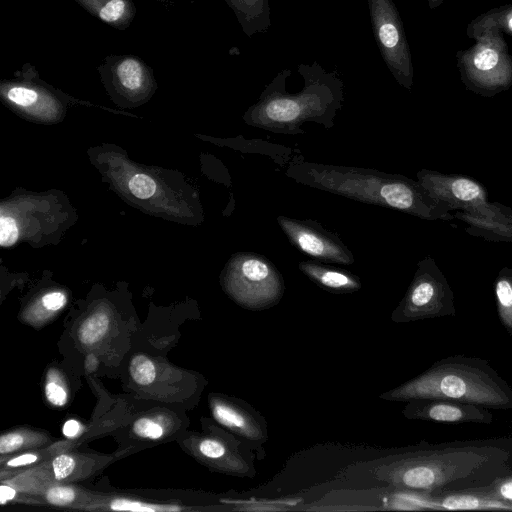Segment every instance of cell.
Returning a JSON list of instances; mask_svg holds the SVG:
<instances>
[{"label":"cell","instance_id":"30","mask_svg":"<svg viewBox=\"0 0 512 512\" xmlns=\"http://www.w3.org/2000/svg\"><path fill=\"white\" fill-rule=\"evenodd\" d=\"M47 501L56 506H65L75 499V491L68 486H55L46 492Z\"/></svg>","mask_w":512,"mask_h":512},{"label":"cell","instance_id":"7","mask_svg":"<svg viewBox=\"0 0 512 512\" xmlns=\"http://www.w3.org/2000/svg\"><path fill=\"white\" fill-rule=\"evenodd\" d=\"M373 35L394 79L410 90L414 68L403 22L393 0H367Z\"/></svg>","mask_w":512,"mask_h":512},{"label":"cell","instance_id":"8","mask_svg":"<svg viewBox=\"0 0 512 512\" xmlns=\"http://www.w3.org/2000/svg\"><path fill=\"white\" fill-rule=\"evenodd\" d=\"M283 291V282L277 270L269 261L255 255H248L239 262L230 283V292L235 301L253 310L275 305Z\"/></svg>","mask_w":512,"mask_h":512},{"label":"cell","instance_id":"20","mask_svg":"<svg viewBox=\"0 0 512 512\" xmlns=\"http://www.w3.org/2000/svg\"><path fill=\"white\" fill-rule=\"evenodd\" d=\"M500 323L512 338V268L503 267L493 284Z\"/></svg>","mask_w":512,"mask_h":512},{"label":"cell","instance_id":"23","mask_svg":"<svg viewBox=\"0 0 512 512\" xmlns=\"http://www.w3.org/2000/svg\"><path fill=\"white\" fill-rule=\"evenodd\" d=\"M110 508L115 511H132V512H173L182 510L176 505L151 504L137 500L118 498L110 503Z\"/></svg>","mask_w":512,"mask_h":512},{"label":"cell","instance_id":"31","mask_svg":"<svg viewBox=\"0 0 512 512\" xmlns=\"http://www.w3.org/2000/svg\"><path fill=\"white\" fill-rule=\"evenodd\" d=\"M53 474L56 480H64L75 469V460L73 457L62 454L54 458L52 462Z\"/></svg>","mask_w":512,"mask_h":512},{"label":"cell","instance_id":"15","mask_svg":"<svg viewBox=\"0 0 512 512\" xmlns=\"http://www.w3.org/2000/svg\"><path fill=\"white\" fill-rule=\"evenodd\" d=\"M454 217L468 224L466 231L494 242H512V209L498 202L457 210Z\"/></svg>","mask_w":512,"mask_h":512},{"label":"cell","instance_id":"19","mask_svg":"<svg viewBox=\"0 0 512 512\" xmlns=\"http://www.w3.org/2000/svg\"><path fill=\"white\" fill-rule=\"evenodd\" d=\"M300 269L316 284L336 293H350L358 290L360 281L354 275L312 262H303Z\"/></svg>","mask_w":512,"mask_h":512},{"label":"cell","instance_id":"17","mask_svg":"<svg viewBox=\"0 0 512 512\" xmlns=\"http://www.w3.org/2000/svg\"><path fill=\"white\" fill-rule=\"evenodd\" d=\"M103 23L117 29H127L136 16L132 0H73Z\"/></svg>","mask_w":512,"mask_h":512},{"label":"cell","instance_id":"29","mask_svg":"<svg viewBox=\"0 0 512 512\" xmlns=\"http://www.w3.org/2000/svg\"><path fill=\"white\" fill-rule=\"evenodd\" d=\"M484 490L497 499L512 502V474L502 477Z\"/></svg>","mask_w":512,"mask_h":512},{"label":"cell","instance_id":"16","mask_svg":"<svg viewBox=\"0 0 512 512\" xmlns=\"http://www.w3.org/2000/svg\"><path fill=\"white\" fill-rule=\"evenodd\" d=\"M427 509L433 510H505L512 511V502L497 499L479 490L460 491L441 495L425 494Z\"/></svg>","mask_w":512,"mask_h":512},{"label":"cell","instance_id":"32","mask_svg":"<svg viewBox=\"0 0 512 512\" xmlns=\"http://www.w3.org/2000/svg\"><path fill=\"white\" fill-rule=\"evenodd\" d=\"M24 443V437L20 433L12 432L0 437V453L7 454L19 449Z\"/></svg>","mask_w":512,"mask_h":512},{"label":"cell","instance_id":"4","mask_svg":"<svg viewBox=\"0 0 512 512\" xmlns=\"http://www.w3.org/2000/svg\"><path fill=\"white\" fill-rule=\"evenodd\" d=\"M308 183L338 194L404 211L425 220H451L452 208L418 180L334 167H308Z\"/></svg>","mask_w":512,"mask_h":512},{"label":"cell","instance_id":"11","mask_svg":"<svg viewBox=\"0 0 512 512\" xmlns=\"http://www.w3.org/2000/svg\"><path fill=\"white\" fill-rule=\"evenodd\" d=\"M417 179L453 211H466L488 201L486 188L477 180L465 175L422 169L417 173Z\"/></svg>","mask_w":512,"mask_h":512},{"label":"cell","instance_id":"2","mask_svg":"<svg viewBox=\"0 0 512 512\" xmlns=\"http://www.w3.org/2000/svg\"><path fill=\"white\" fill-rule=\"evenodd\" d=\"M388 401L438 398L512 410V387L478 357L455 355L437 360L413 379L380 396Z\"/></svg>","mask_w":512,"mask_h":512},{"label":"cell","instance_id":"3","mask_svg":"<svg viewBox=\"0 0 512 512\" xmlns=\"http://www.w3.org/2000/svg\"><path fill=\"white\" fill-rule=\"evenodd\" d=\"M303 89L286 91L290 69L281 70L266 86L259 101L247 112L250 122L262 126L297 124L307 119L331 117L341 105L343 82L335 72H327L317 62L299 64Z\"/></svg>","mask_w":512,"mask_h":512},{"label":"cell","instance_id":"5","mask_svg":"<svg viewBox=\"0 0 512 512\" xmlns=\"http://www.w3.org/2000/svg\"><path fill=\"white\" fill-rule=\"evenodd\" d=\"M475 40L468 49L457 52V67L465 87L491 97L512 86V55L503 32L495 27L469 31Z\"/></svg>","mask_w":512,"mask_h":512},{"label":"cell","instance_id":"28","mask_svg":"<svg viewBox=\"0 0 512 512\" xmlns=\"http://www.w3.org/2000/svg\"><path fill=\"white\" fill-rule=\"evenodd\" d=\"M18 239V227L11 217H0V244L2 247L12 246Z\"/></svg>","mask_w":512,"mask_h":512},{"label":"cell","instance_id":"26","mask_svg":"<svg viewBox=\"0 0 512 512\" xmlns=\"http://www.w3.org/2000/svg\"><path fill=\"white\" fill-rule=\"evenodd\" d=\"M45 396L49 403L61 407L66 404L67 390L58 378L49 375L45 384Z\"/></svg>","mask_w":512,"mask_h":512},{"label":"cell","instance_id":"10","mask_svg":"<svg viewBox=\"0 0 512 512\" xmlns=\"http://www.w3.org/2000/svg\"><path fill=\"white\" fill-rule=\"evenodd\" d=\"M211 410L214 419L252 449L258 458L264 456L262 447L268 439V425L259 412L244 401L223 398H214Z\"/></svg>","mask_w":512,"mask_h":512},{"label":"cell","instance_id":"1","mask_svg":"<svg viewBox=\"0 0 512 512\" xmlns=\"http://www.w3.org/2000/svg\"><path fill=\"white\" fill-rule=\"evenodd\" d=\"M512 474V437L421 443L375 470L381 481L427 495L479 490Z\"/></svg>","mask_w":512,"mask_h":512},{"label":"cell","instance_id":"12","mask_svg":"<svg viewBox=\"0 0 512 512\" xmlns=\"http://www.w3.org/2000/svg\"><path fill=\"white\" fill-rule=\"evenodd\" d=\"M402 414L412 420L449 424H491L493 414L488 408L455 400L425 398L407 401Z\"/></svg>","mask_w":512,"mask_h":512},{"label":"cell","instance_id":"35","mask_svg":"<svg viewBox=\"0 0 512 512\" xmlns=\"http://www.w3.org/2000/svg\"><path fill=\"white\" fill-rule=\"evenodd\" d=\"M81 432V423L75 419L67 420L62 428V433L68 438L77 436Z\"/></svg>","mask_w":512,"mask_h":512},{"label":"cell","instance_id":"25","mask_svg":"<svg viewBox=\"0 0 512 512\" xmlns=\"http://www.w3.org/2000/svg\"><path fill=\"white\" fill-rule=\"evenodd\" d=\"M129 189L137 198L147 199L154 195L156 183L150 176L139 173L130 180Z\"/></svg>","mask_w":512,"mask_h":512},{"label":"cell","instance_id":"36","mask_svg":"<svg viewBox=\"0 0 512 512\" xmlns=\"http://www.w3.org/2000/svg\"><path fill=\"white\" fill-rule=\"evenodd\" d=\"M16 495L15 489L8 485H1L0 486V502L2 505H4L6 502L14 499Z\"/></svg>","mask_w":512,"mask_h":512},{"label":"cell","instance_id":"6","mask_svg":"<svg viewBox=\"0 0 512 512\" xmlns=\"http://www.w3.org/2000/svg\"><path fill=\"white\" fill-rule=\"evenodd\" d=\"M456 316L453 290L435 260L419 261L414 278L391 319L396 323Z\"/></svg>","mask_w":512,"mask_h":512},{"label":"cell","instance_id":"9","mask_svg":"<svg viewBox=\"0 0 512 512\" xmlns=\"http://www.w3.org/2000/svg\"><path fill=\"white\" fill-rule=\"evenodd\" d=\"M97 69L103 83L129 101L144 99L156 86L151 67L135 55H108Z\"/></svg>","mask_w":512,"mask_h":512},{"label":"cell","instance_id":"27","mask_svg":"<svg viewBox=\"0 0 512 512\" xmlns=\"http://www.w3.org/2000/svg\"><path fill=\"white\" fill-rule=\"evenodd\" d=\"M133 431L137 436L151 440L159 439L164 433L163 427L150 418H140L135 421Z\"/></svg>","mask_w":512,"mask_h":512},{"label":"cell","instance_id":"14","mask_svg":"<svg viewBox=\"0 0 512 512\" xmlns=\"http://www.w3.org/2000/svg\"><path fill=\"white\" fill-rule=\"evenodd\" d=\"M278 221L291 242L304 253L320 260L350 264L353 257L342 242L313 222L279 217Z\"/></svg>","mask_w":512,"mask_h":512},{"label":"cell","instance_id":"21","mask_svg":"<svg viewBox=\"0 0 512 512\" xmlns=\"http://www.w3.org/2000/svg\"><path fill=\"white\" fill-rule=\"evenodd\" d=\"M495 27L512 36V3L493 8L473 19L467 32Z\"/></svg>","mask_w":512,"mask_h":512},{"label":"cell","instance_id":"18","mask_svg":"<svg viewBox=\"0 0 512 512\" xmlns=\"http://www.w3.org/2000/svg\"><path fill=\"white\" fill-rule=\"evenodd\" d=\"M233 11L242 31L251 38L267 32L271 26L269 0H225Z\"/></svg>","mask_w":512,"mask_h":512},{"label":"cell","instance_id":"13","mask_svg":"<svg viewBox=\"0 0 512 512\" xmlns=\"http://www.w3.org/2000/svg\"><path fill=\"white\" fill-rule=\"evenodd\" d=\"M0 92L7 102L23 110L54 113L60 108L57 97L42 82L31 63L23 64L14 79L3 81Z\"/></svg>","mask_w":512,"mask_h":512},{"label":"cell","instance_id":"38","mask_svg":"<svg viewBox=\"0 0 512 512\" xmlns=\"http://www.w3.org/2000/svg\"><path fill=\"white\" fill-rule=\"evenodd\" d=\"M161 4L168 7L170 5V0H158Z\"/></svg>","mask_w":512,"mask_h":512},{"label":"cell","instance_id":"24","mask_svg":"<svg viewBox=\"0 0 512 512\" xmlns=\"http://www.w3.org/2000/svg\"><path fill=\"white\" fill-rule=\"evenodd\" d=\"M132 379L139 385H149L156 377V368L153 361L145 355L133 357L129 367Z\"/></svg>","mask_w":512,"mask_h":512},{"label":"cell","instance_id":"22","mask_svg":"<svg viewBox=\"0 0 512 512\" xmlns=\"http://www.w3.org/2000/svg\"><path fill=\"white\" fill-rule=\"evenodd\" d=\"M109 317L104 312H97L89 316L80 326L78 338L84 345H93L99 342L109 329Z\"/></svg>","mask_w":512,"mask_h":512},{"label":"cell","instance_id":"33","mask_svg":"<svg viewBox=\"0 0 512 512\" xmlns=\"http://www.w3.org/2000/svg\"><path fill=\"white\" fill-rule=\"evenodd\" d=\"M41 304L46 310L55 312L65 306L66 296L59 291L50 292L41 298Z\"/></svg>","mask_w":512,"mask_h":512},{"label":"cell","instance_id":"37","mask_svg":"<svg viewBox=\"0 0 512 512\" xmlns=\"http://www.w3.org/2000/svg\"><path fill=\"white\" fill-rule=\"evenodd\" d=\"M444 0H428V5L430 9H436L443 3Z\"/></svg>","mask_w":512,"mask_h":512},{"label":"cell","instance_id":"34","mask_svg":"<svg viewBox=\"0 0 512 512\" xmlns=\"http://www.w3.org/2000/svg\"><path fill=\"white\" fill-rule=\"evenodd\" d=\"M38 459L37 455L26 453L23 455H20L18 457L12 458L7 462V465L10 467H20V466H26L29 464H32L36 462Z\"/></svg>","mask_w":512,"mask_h":512}]
</instances>
